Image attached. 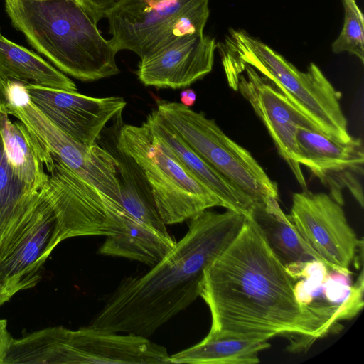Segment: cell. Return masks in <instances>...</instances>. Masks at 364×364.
<instances>
[{"label":"cell","instance_id":"cell-1","mask_svg":"<svg viewBox=\"0 0 364 364\" xmlns=\"http://www.w3.org/2000/svg\"><path fill=\"white\" fill-rule=\"evenodd\" d=\"M295 280L246 216L235 239L204 271L199 296L211 314L205 338L286 336L295 351L336 330L332 314L297 300Z\"/></svg>","mask_w":364,"mask_h":364},{"label":"cell","instance_id":"cell-2","mask_svg":"<svg viewBox=\"0 0 364 364\" xmlns=\"http://www.w3.org/2000/svg\"><path fill=\"white\" fill-rule=\"evenodd\" d=\"M246 216L205 210L186 234L146 273L124 279L94 316L91 326L148 337L191 305L205 269L231 244Z\"/></svg>","mask_w":364,"mask_h":364},{"label":"cell","instance_id":"cell-3","mask_svg":"<svg viewBox=\"0 0 364 364\" xmlns=\"http://www.w3.org/2000/svg\"><path fill=\"white\" fill-rule=\"evenodd\" d=\"M13 26L57 69L83 82L117 75V51L75 0H5Z\"/></svg>","mask_w":364,"mask_h":364},{"label":"cell","instance_id":"cell-4","mask_svg":"<svg viewBox=\"0 0 364 364\" xmlns=\"http://www.w3.org/2000/svg\"><path fill=\"white\" fill-rule=\"evenodd\" d=\"M231 87L240 68L248 65L269 79L323 134L342 142L351 136L342 111L341 93L311 63L300 71L267 44L242 29H230L216 43Z\"/></svg>","mask_w":364,"mask_h":364},{"label":"cell","instance_id":"cell-5","mask_svg":"<svg viewBox=\"0 0 364 364\" xmlns=\"http://www.w3.org/2000/svg\"><path fill=\"white\" fill-rule=\"evenodd\" d=\"M166 348L146 337L89 326H53L13 338L4 364L168 363Z\"/></svg>","mask_w":364,"mask_h":364},{"label":"cell","instance_id":"cell-6","mask_svg":"<svg viewBox=\"0 0 364 364\" xmlns=\"http://www.w3.org/2000/svg\"><path fill=\"white\" fill-rule=\"evenodd\" d=\"M117 149L141 170L165 225L182 223L213 207H223L221 200L185 168L146 122L124 125L117 137Z\"/></svg>","mask_w":364,"mask_h":364},{"label":"cell","instance_id":"cell-7","mask_svg":"<svg viewBox=\"0 0 364 364\" xmlns=\"http://www.w3.org/2000/svg\"><path fill=\"white\" fill-rule=\"evenodd\" d=\"M209 14V0H117L104 17L114 48L141 59L181 36L203 32Z\"/></svg>","mask_w":364,"mask_h":364},{"label":"cell","instance_id":"cell-8","mask_svg":"<svg viewBox=\"0 0 364 364\" xmlns=\"http://www.w3.org/2000/svg\"><path fill=\"white\" fill-rule=\"evenodd\" d=\"M162 119L196 154L255 203L279 199V189L250 151L226 135L215 120L181 103L157 100Z\"/></svg>","mask_w":364,"mask_h":364},{"label":"cell","instance_id":"cell-9","mask_svg":"<svg viewBox=\"0 0 364 364\" xmlns=\"http://www.w3.org/2000/svg\"><path fill=\"white\" fill-rule=\"evenodd\" d=\"M63 240L55 213L42 188L0 232V285L8 300L37 284L46 259Z\"/></svg>","mask_w":364,"mask_h":364},{"label":"cell","instance_id":"cell-10","mask_svg":"<svg viewBox=\"0 0 364 364\" xmlns=\"http://www.w3.org/2000/svg\"><path fill=\"white\" fill-rule=\"evenodd\" d=\"M45 164L48 180L43 188L55 213L63 240L117 233L124 209L66 166L57 156Z\"/></svg>","mask_w":364,"mask_h":364},{"label":"cell","instance_id":"cell-11","mask_svg":"<svg viewBox=\"0 0 364 364\" xmlns=\"http://www.w3.org/2000/svg\"><path fill=\"white\" fill-rule=\"evenodd\" d=\"M290 220L306 243L334 271L350 274L363 240L349 225L343 205L325 193L303 189L292 196Z\"/></svg>","mask_w":364,"mask_h":364},{"label":"cell","instance_id":"cell-12","mask_svg":"<svg viewBox=\"0 0 364 364\" xmlns=\"http://www.w3.org/2000/svg\"><path fill=\"white\" fill-rule=\"evenodd\" d=\"M6 112L21 122L51 154L107 196L119 203L118 160L99 146L82 144L52 123L31 102L6 106Z\"/></svg>","mask_w":364,"mask_h":364},{"label":"cell","instance_id":"cell-13","mask_svg":"<svg viewBox=\"0 0 364 364\" xmlns=\"http://www.w3.org/2000/svg\"><path fill=\"white\" fill-rule=\"evenodd\" d=\"M231 88L250 104L296 181L302 189H306L298 161L297 132L300 128L318 129L269 79L250 65L240 68Z\"/></svg>","mask_w":364,"mask_h":364},{"label":"cell","instance_id":"cell-14","mask_svg":"<svg viewBox=\"0 0 364 364\" xmlns=\"http://www.w3.org/2000/svg\"><path fill=\"white\" fill-rule=\"evenodd\" d=\"M298 161L329 190V196L341 205L347 189L361 208L364 206L361 178L364 174V149L361 139L346 142L333 139L316 129L297 132Z\"/></svg>","mask_w":364,"mask_h":364},{"label":"cell","instance_id":"cell-15","mask_svg":"<svg viewBox=\"0 0 364 364\" xmlns=\"http://www.w3.org/2000/svg\"><path fill=\"white\" fill-rule=\"evenodd\" d=\"M31 101L56 127L86 146L96 144L106 124L126 106L121 97L102 98L26 83Z\"/></svg>","mask_w":364,"mask_h":364},{"label":"cell","instance_id":"cell-16","mask_svg":"<svg viewBox=\"0 0 364 364\" xmlns=\"http://www.w3.org/2000/svg\"><path fill=\"white\" fill-rule=\"evenodd\" d=\"M215 49V40L203 31L187 34L140 59L136 74L145 86L186 87L212 70Z\"/></svg>","mask_w":364,"mask_h":364},{"label":"cell","instance_id":"cell-17","mask_svg":"<svg viewBox=\"0 0 364 364\" xmlns=\"http://www.w3.org/2000/svg\"><path fill=\"white\" fill-rule=\"evenodd\" d=\"M145 122L166 142L185 168L221 200L223 208L249 215L255 201L188 146L156 110L150 113Z\"/></svg>","mask_w":364,"mask_h":364},{"label":"cell","instance_id":"cell-18","mask_svg":"<svg viewBox=\"0 0 364 364\" xmlns=\"http://www.w3.org/2000/svg\"><path fill=\"white\" fill-rule=\"evenodd\" d=\"M278 200L269 197L264 202L255 203L247 217L257 225L288 272L314 260L325 264L302 239L289 215L280 208Z\"/></svg>","mask_w":364,"mask_h":364},{"label":"cell","instance_id":"cell-19","mask_svg":"<svg viewBox=\"0 0 364 364\" xmlns=\"http://www.w3.org/2000/svg\"><path fill=\"white\" fill-rule=\"evenodd\" d=\"M0 136L14 175L30 191L41 190L48 180L45 164L50 153L21 122H12L6 111L0 112Z\"/></svg>","mask_w":364,"mask_h":364},{"label":"cell","instance_id":"cell-20","mask_svg":"<svg viewBox=\"0 0 364 364\" xmlns=\"http://www.w3.org/2000/svg\"><path fill=\"white\" fill-rule=\"evenodd\" d=\"M175 245V240L169 234H164L129 215L117 234L106 236L98 252L154 266L162 260Z\"/></svg>","mask_w":364,"mask_h":364},{"label":"cell","instance_id":"cell-21","mask_svg":"<svg viewBox=\"0 0 364 364\" xmlns=\"http://www.w3.org/2000/svg\"><path fill=\"white\" fill-rule=\"evenodd\" d=\"M0 77L44 87L77 91L63 73L36 53L6 38L0 29Z\"/></svg>","mask_w":364,"mask_h":364},{"label":"cell","instance_id":"cell-22","mask_svg":"<svg viewBox=\"0 0 364 364\" xmlns=\"http://www.w3.org/2000/svg\"><path fill=\"white\" fill-rule=\"evenodd\" d=\"M268 341L239 338H203L198 343L169 356L168 363L256 364Z\"/></svg>","mask_w":364,"mask_h":364},{"label":"cell","instance_id":"cell-23","mask_svg":"<svg viewBox=\"0 0 364 364\" xmlns=\"http://www.w3.org/2000/svg\"><path fill=\"white\" fill-rule=\"evenodd\" d=\"M118 162L121 205L135 219L168 235L166 225L157 211L151 188L141 170L131 159L130 163L124 160H118Z\"/></svg>","mask_w":364,"mask_h":364},{"label":"cell","instance_id":"cell-24","mask_svg":"<svg viewBox=\"0 0 364 364\" xmlns=\"http://www.w3.org/2000/svg\"><path fill=\"white\" fill-rule=\"evenodd\" d=\"M38 191H30L14 175L7 163L0 136V232L28 205Z\"/></svg>","mask_w":364,"mask_h":364},{"label":"cell","instance_id":"cell-25","mask_svg":"<svg viewBox=\"0 0 364 364\" xmlns=\"http://www.w3.org/2000/svg\"><path fill=\"white\" fill-rule=\"evenodd\" d=\"M344 23L338 37L332 43L335 53L348 52L364 63V17L355 0H342Z\"/></svg>","mask_w":364,"mask_h":364},{"label":"cell","instance_id":"cell-26","mask_svg":"<svg viewBox=\"0 0 364 364\" xmlns=\"http://www.w3.org/2000/svg\"><path fill=\"white\" fill-rule=\"evenodd\" d=\"M25 84L17 80H6V94L8 106L21 107L31 101Z\"/></svg>","mask_w":364,"mask_h":364},{"label":"cell","instance_id":"cell-27","mask_svg":"<svg viewBox=\"0 0 364 364\" xmlns=\"http://www.w3.org/2000/svg\"><path fill=\"white\" fill-rule=\"evenodd\" d=\"M85 9L93 21L97 23L104 17L105 13L117 0H82Z\"/></svg>","mask_w":364,"mask_h":364},{"label":"cell","instance_id":"cell-28","mask_svg":"<svg viewBox=\"0 0 364 364\" xmlns=\"http://www.w3.org/2000/svg\"><path fill=\"white\" fill-rule=\"evenodd\" d=\"M13 338L8 331L6 320L0 318V364H4Z\"/></svg>","mask_w":364,"mask_h":364},{"label":"cell","instance_id":"cell-29","mask_svg":"<svg viewBox=\"0 0 364 364\" xmlns=\"http://www.w3.org/2000/svg\"><path fill=\"white\" fill-rule=\"evenodd\" d=\"M180 100L182 105L191 107L196 101V93L192 89H184L180 93Z\"/></svg>","mask_w":364,"mask_h":364},{"label":"cell","instance_id":"cell-30","mask_svg":"<svg viewBox=\"0 0 364 364\" xmlns=\"http://www.w3.org/2000/svg\"><path fill=\"white\" fill-rule=\"evenodd\" d=\"M6 80H4L0 77V112L6 111L8 103L6 94Z\"/></svg>","mask_w":364,"mask_h":364},{"label":"cell","instance_id":"cell-31","mask_svg":"<svg viewBox=\"0 0 364 364\" xmlns=\"http://www.w3.org/2000/svg\"><path fill=\"white\" fill-rule=\"evenodd\" d=\"M8 299L6 298V296H5L3 290H2V288L0 285V306L1 305H3L4 303H6V301H8Z\"/></svg>","mask_w":364,"mask_h":364},{"label":"cell","instance_id":"cell-32","mask_svg":"<svg viewBox=\"0 0 364 364\" xmlns=\"http://www.w3.org/2000/svg\"><path fill=\"white\" fill-rule=\"evenodd\" d=\"M75 1L85 9L84 3H83L82 0H75Z\"/></svg>","mask_w":364,"mask_h":364}]
</instances>
